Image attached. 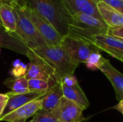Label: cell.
Instances as JSON below:
<instances>
[{
	"label": "cell",
	"instance_id": "cell-19",
	"mask_svg": "<svg viewBox=\"0 0 123 122\" xmlns=\"http://www.w3.org/2000/svg\"><path fill=\"white\" fill-rule=\"evenodd\" d=\"M5 85L11 90L10 92L15 94H22L30 92L28 80L25 76L19 78H10L5 81Z\"/></svg>",
	"mask_w": 123,
	"mask_h": 122
},
{
	"label": "cell",
	"instance_id": "cell-5",
	"mask_svg": "<svg viewBox=\"0 0 123 122\" xmlns=\"http://www.w3.org/2000/svg\"><path fill=\"white\" fill-rule=\"evenodd\" d=\"M24 14L32 22L38 32L45 41L47 45H61L63 40L62 36L44 17L34 9L25 6L21 8Z\"/></svg>",
	"mask_w": 123,
	"mask_h": 122
},
{
	"label": "cell",
	"instance_id": "cell-23",
	"mask_svg": "<svg viewBox=\"0 0 123 122\" xmlns=\"http://www.w3.org/2000/svg\"><path fill=\"white\" fill-rule=\"evenodd\" d=\"M13 68L11 70V74L14 78H19L25 76L27 71V66L19 60H15L12 63Z\"/></svg>",
	"mask_w": 123,
	"mask_h": 122
},
{
	"label": "cell",
	"instance_id": "cell-26",
	"mask_svg": "<svg viewBox=\"0 0 123 122\" xmlns=\"http://www.w3.org/2000/svg\"><path fill=\"white\" fill-rule=\"evenodd\" d=\"M1 3H6L10 4L12 6H17L19 8H22L27 6L25 0H0Z\"/></svg>",
	"mask_w": 123,
	"mask_h": 122
},
{
	"label": "cell",
	"instance_id": "cell-25",
	"mask_svg": "<svg viewBox=\"0 0 123 122\" xmlns=\"http://www.w3.org/2000/svg\"><path fill=\"white\" fill-rule=\"evenodd\" d=\"M107 35L123 40V26L108 27Z\"/></svg>",
	"mask_w": 123,
	"mask_h": 122
},
{
	"label": "cell",
	"instance_id": "cell-20",
	"mask_svg": "<svg viewBox=\"0 0 123 122\" xmlns=\"http://www.w3.org/2000/svg\"><path fill=\"white\" fill-rule=\"evenodd\" d=\"M105 58L99 52V50L92 52L86 60L85 64L86 67L92 70H99V68L102 65Z\"/></svg>",
	"mask_w": 123,
	"mask_h": 122
},
{
	"label": "cell",
	"instance_id": "cell-21",
	"mask_svg": "<svg viewBox=\"0 0 123 122\" xmlns=\"http://www.w3.org/2000/svg\"><path fill=\"white\" fill-rule=\"evenodd\" d=\"M53 83L40 79L28 80V86L30 91H46L55 86Z\"/></svg>",
	"mask_w": 123,
	"mask_h": 122
},
{
	"label": "cell",
	"instance_id": "cell-6",
	"mask_svg": "<svg viewBox=\"0 0 123 122\" xmlns=\"http://www.w3.org/2000/svg\"><path fill=\"white\" fill-rule=\"evenodd\" d=\"M27 57L30 59L29 68L25 76L27 80L40 79L54 84L58 83L54 68L46 60L35 54L30 49Z\"/></svg>",
	"mask_w": 123,
	"mask_h": 122
},
{
	"label": "cell",
	"instance_id": "cell-15",
	"mask_svg": "<svg viewBox=\"0 0 123 122\" xmlns=\"http://www.w3.org/2000/svg\"><path fill=\"white\" fill-rule=\"evenodd\" d=\"M61 85L64 98L76 104L84 110L89 107V101L87 99L84 92L80 87L79 83L71 86H67L62 83H61Z\"/></svg>",
	"mask_w": 123,
	"mask_h": 122
},
{
	"label": "cell",
	"instance_id": "cell-24",
	"mask_svg": "<svg viewBox=\"0 0 123 122\" xmlns=\"http://www.w3.org/2000/svg\"><path fill=\"white\" fill-rule=\"evenodd\" d=\"M99 1H103L108 4L111 7L115 9L118 12L123 14V0H98Z\"/></svg>",
	"mask_w": 123,
	"mask_h": 122
},
{
	"label": "cell",
	"instance_id": "cell-17",
	"mask_svg": "<svg viewBox=\"0 0 123 122\" xmlns=\"http://www.w3.org/2000/svg\"><path fill=\"white\" fill-rule=\"evenodd\" d=\"M0 47L6 48L25 56L27 55L30 50L22 42L6 32L3 28H0Z\"/></svg>",
	"mask_w": 123,
	"mask_h": 122
},
{
	"label": "cell",
	"instance_id": "cell-11",
	"mask_svg": "<svg viewBox=\"0 0 123 122\" xmlns=\"http://www.w3.org/2000/svg\"><path fill=\"white\" fill-rule=\"evenodd\" d=\"M86 41L107 54L111 52L123 53V40L117 37L108 35H97L90 37Z\"/></svg>",
	"mask_w": 123,
	"mask_h": 122
},
{
	"label": "cell",
	"instance_id": "cell-7",
	"mask_svg": "<svg viewBox=\"0 0 123 122\" xmlns=\"http://www.w3.org/2000/svg\"><path fill=\"white\" fill-rule=\"evenodd\" d=\"M61 45L64 47L72 61L77 65L80 63H85L92 52L99 50L89 42L72 35L64 37Z\"/></svg>",
	"mask_w": 123,
	"mask_h": 122
},
{
	"label": "cell",
	"instance_id": "cell-16",
	"mask_svg": "<svg viewBox=\"0 0 123 122\" xmlns=\"http://www.w3.org/2000/svg\"><path fill=\"white\" fill-rule=\"evenodd\" d=\"M0 22L2 28L13 35L17 31V19L14 7L6 3L0 4Z\"/></svg>",
	"mask_w": 123,
	"mask_h": 122
},
{
	"label": "cell",
	"instance_id": "cell-32",
	"mask_svg": "<svg viewBox=\"0 0 123 122\" xmlns=\"http://www.w3.org/2000/svg\"><path fill=\"white\" fill-rule=\"evenodd\" d=\"M0 52H1V47H0Z\"/></svg>",
	"mask_w": 123,
	"mask_h": 122
},
{
	"label": "cell",
	"instance_id": "cell-27",
	"mask_svg": "<svg viewBox=\"0 0 123 122\" xmlns=\"http://www.w3.org/2000/svg\"><path fill=\"white\" fill-rule=\"evenodd\" d=\"M9 100L7 93H0V116L2 115Z\"/></svg>",
	"mask_w": 123,
	"mask_h": 122
},
{
	"label": "cell",
	"instance_id": "cell-1",
	"mask_svg": "<svg viewBox=\"0 0 123 122\" xmlns=\"http://www.w3.org/2000/svg\"><path fill=\"white\" fill-rule=\"evenodd\" d=\"M27 6L44 17L63 37L69 35L73 17L63 0H25Z\"/></svg>",
	"mask_w": 123,
	"mask_h": 122
},
{
	"label": "cell",
	"instance_id": "cell-12",
	"mask_svg": "<svg viewBox=\"0 0 123 122\" xmlns=\"http://www.w3.org/2000/svg\"><path fill=\"white\" fill-rule=\"evenodd\" d=\"M71 15L78 13H85L92 15L103 22L97 8L98 0H63Z\"/></svg>",
	"mask_w": 123,
	"mask_h": 122
},
{
	"label": "cell",
	"instance_id": "cell-14",
	"mask_svg": "<svg viewBox=\"0 0 123 122\" xmlns=\"http://www.w3.org/2000/svg\"><path fill=\"white\" fill-rule=\"evenodd\" d=\"M99 13L108 27L123 26V14L103 1L97 3Z\"/></svg>",
	"mask_w": 123,
	"mask_h": 122
},
{
	"label": "cell",
	"instance_id": "cell-28",
	"mask_svg": "<svg viewBox=\"0 0 123 122\" xmlns=\"http://www.w3.org/2000/svg\"><path fill=\"white\" fill-rule=\"evenodd\" d=\"M109 55H110L112 57H113L115 59H117L120 61L123 62V52H111Z\"/></svg>",
	"mask_w": 123,
	"mask_h": 122
},
{
	"label": "cell",
	"instance_id": "cell-22",
	"mask_svg": "<svg viewBox=\"0 0 123 122\" xmlns=\"http://www.w3.org/2000/svg\"><path fill=\"white\" fill-rule=\"evenodd\" d=\"M33 120L36 122H58L52 111H39L34 116Z\"/></svg>",
	"mask_w": 123,
	"mask_h": 122
},
{
	"label": "cell",
	"instance_id": "cell-30",
	"mask_svg": "<svg viewBox=\"0 0 123 122\" xmlns=\"http://www.w3.org/2000/svg\"><path fill=\"white\" fill-rule=\"evenodd\" d=\"M1 1H0V4H1ZM0 28H2V27H1V22H0Z\"/></svg>",
	"mask_w": 123,
	"mask_h": 122
},
{
	"label": "cell",
	"instance_id": "cell-4",
	"mask_svg": "<svg viewBox=\"0 0 123 122\" xmlns=\"http://www.w3.org/2000/svg\"><path fill=\"white\" fill-rule=\"evenodd\" d=\"M13 7L17 19V31L13 36L19 39L30 49L47 45L43 37L30 19L24 14L22 9L17 6Z\"/></svg>",
	"mask_w": 123,
	"mask_h": 122
},
{
	"label": "cell",
	"instance_id": "cell-2",
	"mask_svg": "<svg viewBox=\"0 0 123 122\" xmlns=\"http://www.w3.org/2000/svg\"><path fill=\"white\" fill-rule=\"evenodd\" d=\"M30 50L46 60L53 66L58 83L65 76L74 75L75 70L79 66L72 61L61 45L54 46L43 45Z\"/></svg>",
	"mask_w": 123,
	"mask_h": 122
},
{
	"label": "cell",
	"instance_id": "cell-31",
	"mask_svg": "<svg viewBox=\"0 0 123 122\" xmlns=\"http://www.w3.org/2000/svg\"><path fill=\"white\" fill-rule=\"evenodd\" d=\"M35 122V120H33V119H32V120H31L30 122Z\"/></svg>",
	"mask_w": 123,
	"mask_h": 122
},
{
	"label": "cell",
	"instance_id": "cell-13",
	"mask_svg": "<svg viewBox=\"0 0 123 122\" xmlns=\"http://www.w3.org/2000/svg\"><path fill=\"white\" fill-rule=\"evenodd\" d=\"M105 76L112 83L116 94V99L118 101L123 100V74L118 71L111 64L110 60L106 59L99 68Z\"/></svg>",
	"mask_w": 123,
	"mask_h": 122
},
{
	"label": "cell",
	"instance_id": "cell-9",
	"mask_svg": "<svg viewBox=\"0 0 123 122\" xmlns=\"http://www.w3.org/2000/svg\"><path fill=\"white\" fill-rule=\"evenodd\" d=\"M42 98L32 101L18 108L9 114L0 117V122H26L29 118L33 117L42 109Z\"/></svg>",
	"mask_w": 123,
	"mask_h": 122
},
{
	"label": "cell",
	"instance_id": "cell-8",
	"mask_svg": "<svg viewBox=\"0 0 123 122\" xmlns=\"http://www.w3.org/2000/svg\"><path fill=\"white\" fill-rule=\"evenodd\" d=\"M84 109L76 104L63 97L52 111L58 122H82L85 120L83 116Z\"/></svg>",
	"mask_w": 123,
	"mask_h": 122
},
{
	"label": "cell",
	"instance_id": "cell-10",
	"mask_svg": "<svg viewBox=\"0 0 123 122\" xmlns=\"http://www.w3.org/2000/svg\"><path fill=\"white\" fill-rule=\"evenodd\" d=\"M49 91V90H48ZM48 91H30L26 93L15 94L12 92L6 93L9 96V100L6 108L0 117L4 116L14 111L18 108L37 99L43 98Z\"/></svg>",
	"mask_w": 123,
	"mask_h": 122
},
{
	"label": "cell",
	"instance_id": "cell-3",
	"mask_svg": "<svg viewBox=\"0 0 123 122\" xmlns=\"http://www.w3.org/2000/svg\"><path fill=\"white\" fill-rule=\"evenodd\" d=\"M74 24L70 27L69 35L86 40L97 35H107L108 26L102 21L88 14L78 12L73 16Z\"/></svg>",
	"mask_w": 123,
	"mask_h": 122
},
{
	"label": "cell",
	"instance_id": "cell-18",
	"mask_svg": "<svg viewBox=\"0 0 123 122\" xmlns=\"http://www.w3.org/2000/svg\"><path fill=\"white\" fill-rule=\"evenodd\" d=\"M63 97L61 83H58L52 87L48 93L42 98V111H52L60 103Z\"/></svg>",
	"mask_w": 123,
	"mask_h": 122
},
{
	"label": "cell",
	"instance_id": "cell-29",
	"mask_svg": "<svg viewBox=\"0 0 123 122\" xmlns=\"http://www.w3.org/2000/svg\"><path fill=\"white\" fill-rule=\"evenodd\" d=\"M112 109L120 111V113H122V114L123 115V100L119 101V103L117 104H116L115 106H113Z\"/></svg>",
	"mask_w": 123,
	"mask_h": 122
}]
</instances>
